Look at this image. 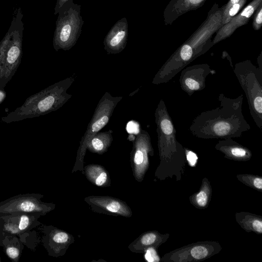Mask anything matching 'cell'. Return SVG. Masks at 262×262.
I'll return each mask as SVG.
<instances>
[{"label": "cell", "instance_id": "9", "mask_svg": "<svg viewBox=\"0 0 262 262\" xmlns=\"http://www.w3.org/2000/svg\"><path fill=\"white\" fill-rule=\"evenodd\" d=\"M128 35V25L123 17L118 20L106 34L104 41V48L108 54H116L125 48Z\"/></svg>", "mask_w": 262, "mask_h": 262}, {"label": "cell", "instance_id": "22", "mask_svg": "<svg viewBox=\"0 0 262 262\" xmlns=\"http://www.w3.org/2000/svg\"><path fill=\"white\" fill-rule=\"evenodd\" d=\"M120 204L116 201L112 202L106 207L107 209L112 212H117L120 209Z\"/></svg>", "mask_w": 262, "mask_h": 262}, {"label": "cell", "instance_id": "10", "mask_svg": "<svg viewBox=\"0 0 262 262\" xmlns=\"http://www.w3.org/2000/svg\"><path fill=\"white\" fill-rule=\"evenodd\" d=\"M261 0H254L247 6L238 15L233 18L231 21H228V23L220 32V36L218 37L219 38L217 40L229 35L236 27L245 24L246 20L252 15L255 9L261 3Z\"/></svg>", "mask_w": 262, "mask_h": 262}, {"label": "cell", "instance_id": "2", "mask_svg": "<svg viewBox=\"0 0 262 262\" xmlns=\"http://www.w3.org/2000/svg\"><path fill=\"white\" fill-rule=\"evenodd\" d=\"M73 75L56 82L28 97L14 111L3 117V122L10 123L45 115L62 107L72 97L67 90L75 81Z\"/></svg>", "mask_w": 262, "mask_h": 262}, {"label": "cell", "instance_id": "26", "mask_svg": "<svg viewBox=\"0 0 262 262\" xmlns=\"http://www.w3.org/2000/svg\"><path fill=\"white\" fill-rule=\"evenodd\" d=\"M254 186L258 189L262 188V179L260 178H256L253 180Z\"/></svg>", "mask_w": 262, "mask_h": 262}, {"label": "cell", "instance_id": "6", "mask_svg": "<svg viewBox=\"0 0 262 262\" xmlns=\"http://www.w3.org/2000/svg\"><path fill=\"white\" fill-rule=\"evenodd\" d=\"M122 98L113 96L108 92L102 96L80 141L81 150L85 149L89 140L108 123L115 107Z\"/></svg>", "mask_w": 262, "mask_h": 262}, {"label": "cell", "instance_id": "24", "mask_svg": "<svg viewBox=\"0 0 262 262\" xmlns=\"http://www.w3.org/2000/svg\"><path fill=\"white\" fill-rule=\"evenodd\" d=\"M252 228L257 232H262V222L258 220H254L252 223Z\"/></svg>", "mask_w": 262, "mask_h": 262}, {"label": "cell", "instance_id": "31", "mask_svg": "<svg viewBox=\"0 0 262 262\" xmlns=\"http://www.w3.org/2000/svg\"><path fill=\"white\" fill-rule=\"evenodd\" d=\"M1 261V256H0V262Z\"/></svg>", "mask_w": 262, "mask_h": 262}, {"label": "cell", "instance_id": "27", "mask_svg": "<svg viewBox=\"0 0 262 262\" xmlns=\"http://www.w3.org/2000/svg\"><path fill=\"white\" fill-rule=\"evenodd\" d=\"M256 23L257 25H261L262 23V9L260 8L259 12L256 17Z\"/></svg>", "mask_w": 262, "mask_h": 262}, {"label": "cell", "instance_id": "12", "mask_svg": "<svg viewBox=\"0 0 262 262\" xmlns=\"http://www.w3.org/2000/svg\"><path fill=\"white\" fill-rule=\"evenodd\" d=\"M113 130L98 132L89 141L87 146L96 152H101L106 149L113 141Z\"/></svg>", "mask_w": 262, "mask_h": 262}, {"label": "cell", "instance_id": "18", "mask_svg": "<svg viewBox=\"0 0 262 262\" xmlns=\"http://www.w3.org/2000/svg\"><path fill=\"white\" fill-rule=\"evenodd\" d=\"M145 258L149 262L157 261L159 260L156 251L151 248L146 251Z\"/></svg>", "mask_w": 262, "mask_h": 262}, {"label": "cell", "instance_id": "5", "mask_svg": "<svg viewBox=\"0 0 262 262\" xmlns=\"http://www.w3.org/2000/svg\"><path fill=\"white\" fill-rule=\"evenodd\" d=\"M81 6L72 0L58 12L53 40L54 49L68 51L75 45L84 21L80 15Z\"/></svg>", "mask_w": 262, "mask_h": 262}, {"label": "cell", "instance_id": "20", "mask_svg": "<svg viewBox=\"0 0 262 262\" xmlns=\"http://www.w3.org/2000/svg\"><path fill=\"white\" fill-rule=\"evenodd\" d=\"M68 237L67 233L61 232L55 234L53 237V240L57 243H63L68 241Z\"/></svg>", "mask_w": 262, "mask_h": 262}, {"label": "cell", "instance_id": "17", "mask_svg": "<svg viewBox=\"0 0 262 262\" xmlns=\"http://www.w3.org/2000/svg\"><path fill=\"white\" fill-rule=\"evenodd\" d=\"M208 196L204 191H201L196 196L197 204L201 207H205L208 202Z\"/></svg>", "mask_w": 262, "mask_h": 262}, {"label": "cell", "instance_id": "7", "mask_svg": "<svg viewBox=\"0 0 262 262\" xmlns=\"http://www.w3.org/2000/svg\"><path fill=\"white\" fill-rule=\"evenodd\" d=\"M41 197L38 194L26 193L4 200L0 202V217L20 213L43 214L49 208L41 201Z\"/></svg>", "mask_w": 262, "mask_h": 262}, {"label": "cell", "instance_id": "16", "mask_svg": "<svg viewBox=\"0 0 262 262\" xmlns=\"http://www.w3.org/2000/svg\"><path fill=\"white\" fill-rule=\"evenodd\" d=\"M208 253L207 249L202 246H195L191 250V256L198 259L206 257Z\"/></svg>", "mask_w": 262, "mask_h": 262}, {"label": "cell", "instance_id": "1", "mask_svg": "<svg viewBox=\"0 0 262 262\" xmlns=\"http://www.w3.org/2000/svg\"><path fill=\"white\" fill-rule=\"evenodd\" d=\"M243 95L228 98L221 93L220 102L215 108L204 111L192 121L189 131L202 139H227L240 137L251 129L242 112Z\"/></svg>", "mask_w": 262, "mask_h": 262}, {"label": "cell", "instance_id": "11", "mask_svg": "<svg viewBox=\"0 0 262 262\" xmlns=\"http://www.w3.org/2000/svg\"><path fill=\"white\" fill-rule=\"evenodd\" d=\"M216 148L234 158H243L250 155V151L248 149L232 140V138L223 139L220 141Z\"/></svg>", "mask_w": 262, "mask_h": 262}, {"label": "cell", "instance_id": "25", "mask_svg": "<svg viewBox=\"0 0 262 262\" xmlns=\"http://www.w3.org/2000/svg\"><path fill=\"white\" fill-rule=\"evenodd\" d=\"M107 179L106 173L104 172H102L96 180V184L98 186L103 185Z\"/></svg>", "mask_w": 262, "mask_h": 262}, {"label": "cell", "instance_id": "28", "mask_svg": "<svg viewBox=\"0 0 262 262\" xmlns=\"http://www.w3.org/2000/svg\"><path fill=\"white\" fill-rule=\"evenodd\" d=\"M240 0H230V2L227 5L224 13L226 12L230 8V7L233 5V4H235L236 3H237Z\"/></svg>", "mask_w": 262, "mask_h": 262}, {"label": "cell", "instance_id": "4", "mask_svg": "<svg viewBox=\"0 0 262 262\" xmlns=\"http://www.w3.org/2000/svg\"><path fill=\"white\" fill-rule=\"evenodd\" d=\"M245 93L250 113L256 126L262 128V71L249 60L236 63L233 69Z\"/></svg>", "mask_w": 262, "mask_h": 262}, {"label": "cell", "instance_id": "19", "mask_svg": "<svg viewBox=\"0 0 262 262\" xmlns=\"http://www.w3.org/2000/svg\"><path fill=\"white\" fill-rule=\"evenodd\" d=\"M156 239V235L152 233L145 234L141 238V242L144 245H150Z\"/></svg>", "mask_w": 262, "mask_h": 262}, {"label": "cell", "instance_id": "14", "mask_svg": "<svg viewBox=\"0 0 262 262\" xmlns=\"http://www.w3.org/2000/svg\"><path fill=\"white\" fill-rule=\"evenodd\" d=\"M246 0H240L237 3L233 4L223 15V23H228L230 17L234 16L244 5Z\"/></svg>", "mask_w": 262, "mask_h": 262}, {"label": "cell", "instance_id": "23", "mask_svg": "<svg viewBox=\"0 0 262 262\" xmlns=\"http://www.w3.org/2000/svg\"><path fill=\"white\" fill-rule=\"evenodd\" d=\"M71 1L72 0H57L54 9V15L58 14L62 7Z\"/></svg>", "mask_w": 262, "mask_h": 262}, {"label": "cell", "instance_id": "15", "mask_svg": "<svg viewBox=\"0 0 262 262\" xmlns=\"http://www.w3.org/2000/svg\"><path fill=\"white\" fill-rule=\"evenodd\" d=\"M181 57L188 64L192 60L193 50L192 47L187 44L183 45L179 52Z\"/></svg>", "mask_w": 262, "mask_h": 262}, {"label": "cell", "instance_id": "29", "mask_svg": "<svg viewBox=\"0 0 262 262\" xmlns=\"http://www.w3.org/2000/svg\"><path fill=\"white\" fill-rule=\"evenodd\" d=\"M203 0H189L191 3L193 4H198L200 3Z\"/></svg>", "mask_w": 262, "mask_h": 262}, {"label": "cell", "instance_id": "30", "mask_svg": "<svg viewBox=\"0 0 262 262\" xmlns=\"http://www.w3.org/2000/svg\"><path fill=\"white\" fill-rule=\"evenodd\" d=\"M0 245H2V243L1 241H0Z\"/></svg>", "mask_w": 262, "mask_h": 262}, {"label": "cell", "instance_id": "21", "mask_svg": "<svg viewBox=\"0 0 262 262\" xmlns=\"http://www.w3.org/2000/svg\"><path fill=\"white\" fill-rule=\"evenodd\" d=\"M186 158L191 166H194L197 162L198 157L193 152L188 150L186 152Z\"/></svg>", "mask_w": 262, "mask_h": 262}, {"label": "cell", "instance_id": "3", "mask_svg": "<svg viewBox=\"0 0 262 262\" xmlns=\"http://www.w3.org/2000/svg\"><path fill=\"white\" fill-rule=\"evenodd\" d=\"M23 13L19 8L10 27L0 42V89L5 88L20 65L22 57Z\"/></svg>", "mask_w": 262, "mask_h": 262}, {"label": "cell", "instance_id": "8", "mask_svg": "<svg viewBox=\"0 0 262 262\" xmlns=\"http://www.w3.org/2000/svg\"><path fill=\"white\" fill-rule=\"evenodd\" d=\"M210 66L206 63L195 64L184 68L179 79L182 90L191 96L195 92L206 87L207 77L212 74Z\"/></svg>", "mask_w": 262, "mask_h": 262}, {"label": "cell", "instance_id": "13", "mask_svg": "<svg viewBox=\"0 0 262 262\" xmlns=\"http://www.w3.org/2000/svg\"><path fill=\"white\" fill-rule=\"evenodd\" d=\"M18 244H18V242L17 240L15 242H10L9 243L4 239H3L2 241V245L5 247V252L7 255L12 260L14 261L18 260L20 255V245L17 246Z\"/></svg>", "mask_w": 262, "mask_h": 262}]
</instances>
